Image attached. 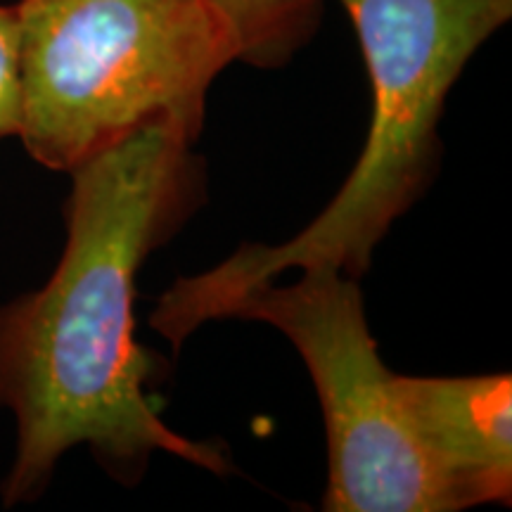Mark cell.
<instances>
[{
	"mask_svg": "<svg viewBox=\"0 0 512 512\" xmlns=\"http://www.w3.org/2000/svg\"><path fill=\"white\" fill-rule=\"evenodd\" d=\"M233 36L238 60L273 69L316 34L323 0H207Z\"/></svg>",
	"mask_w": 512,
	"mask_h": 512,
	"instance_id": "cell-6",
	"label": "cell"
},
{
	"mask_svg": "<svg viewBox=\"0 0 512 512\" xmlns=\"http://www.w3.org/2000/svg\"><path fill=\"white\" fill-rule=\"evenodd\" d=\"M22 126V36L17 5H0V138Z\"/></svg>",
	"mask_w": 512,
	"mask_h": 512,
	"instance_id": "cell-7",
	"label": "cell"
},
{
	"mask_svg": "<svg viewBox=\"0 0 512 512\" xmlns=\"http://www.w3.org/2000/svg\"><path fill=\"white\" fill-rule=\"evenodd\" d=\"M200 133L174 117L147 121L69 171L60 264L41 290L0 306V408L17 422L8 508L41 496L74 446L128 486L157 451L230 470L219 448L164 425L147 396L155 361L133 339L138 268L200 202L190 152Z\"/></svg>",
	"mask_w": 512,
	"mask_h": 512,
	"instance_id": "cell-1",
	"label": "cell"
},
{
	"mask_svg": "<svg viewBox=\"0 0 512 512\" xmlns=\"http://www.w3.org/2000/svg\"><path fill=\"white\" fill-rule=\"evenodd\" d=\"M226 318L264 320L302 354L328 427L330 512H453L403 411L399 375L377 354L358 280L309 268L254 285Z\"/></svg>",
	"mask_w": 512,
	"mask_h": 512,
	"instance_id": "cell-4",
	"label": "cell"
},
{
	"mask_svg": "<svg viewBox=\"0 0 512 512\" xmlns=\"http://www.w3.org/2000/svg\"><path fill=\"white\" fill-rule=\"evenodd\" d=\"M403 411L453 510L510 503L512 377L399 375Z\"/></svg>",
	"mask_w": 512,
	"mask_h": 512,
	"instance_id": "cell-5",
	"label": "cell"
},
{
	"mask_svg": "<svg viewBox=\"0 0 512 512\" xmlns=\"http://www.w3.org/2000/svg\"><path fill=\"white\" fill-rule=\"evenodd\" d=\"M354 22L373 86V119L361 157L335 200L283 245H245L207 273L178 278L150 325L178 349L190 332L223 320L247 290L299 268L351 278L430 185L437 126L470 57L512 17V0H339Z\"/></svg>",
	"mask_w": 512,
	"mask_h": 512,
	"instance_id": "cell-2",
	"label": "cell"
},
{
	"mask_svg": "<svg viewBox=\"0 0 512 512\" xmlns=\"http://www.w3.org/2000/svg\"><path fill=\"white\" fill-rule=\"evenodd\" d=\"M22 126L38 164L72 171L162 117L202 131L204 98L238 60L207 0H19Z\"/></svg>",
	"mask_w": 512,
	"mask_h": 512,
	"instance_id": "cell-3",
	"label": "cell"
}]
</instances>
